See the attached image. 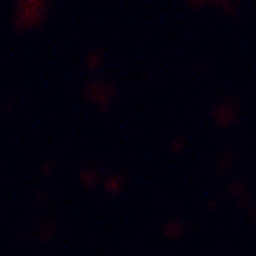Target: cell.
Wrapping results in <instances>:
<instances>
[{
  "instance_id": "cell-1",
  "label": "cell",
  "mask_w": 256,
  "mask_h": 256,
  "mask_svg": "<svg viewBox=\"0 0 256 256\" xmlns=\"http://www.w3.org/2000/svg\"><path fill=\"white\" fill-rule=\"evenodd\" d=\"M34 10H44V6H41V3H24V6H20V20L28 24V16L34 18Z\"/></svg>"
}]
</instances>
